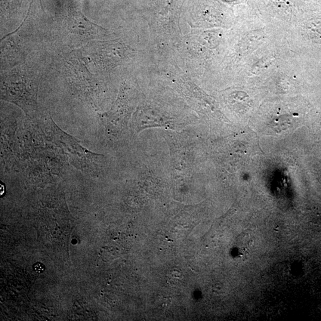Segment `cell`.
<instances>
[{"label":"cell","instance_id":"1","mask_svg":"<svg viewBox=\"0 0 321 321\" xmlns=\"http://www.w3.org/2000/svg\"><path fill=\"white\" fill-rule=\"evenodd\" d=\"M38 86L36 79L27 75L25 71H18L3 79L1 98L2 100L16 104L27 116L31 117L38 110Z\"/></svg>","mask_w":321,"mask_h":321},{"label":"cell","instance_id":"2","mask_svg":"<svg viewBox=\"0 0 321 321\" xmlns=\"http://www.w3.org/2000/svg\"><path fill=\"white\" fill-rule=\"evenodd\" d=\"M68 27L70 31L80 36L92 37L97 33L98 26L86 19L82 15L75 16L70 21Z\"/></svg>","mask_w":321,"mask_h":321},{"label":"cell","instance_id":"3","mask_svg":"<svg viewBox=\"0 0 321 321\" xmlns=\"http://www.w3.org/2000/svg\"><path fill=\"white\" fill-rule=\"evenodd\" d=\"M241 242L246 247L252 246V243H254L252 234L247 233L243 234L242 238H241Z\"/></svg>","mask_w":321,"mask_h":321},{"label":"cell","instance_id":"4","mask_svg":"<svg viewBox=\"0 0 321 321\" xmlns=\"http://www.w3.org/2000/svg\"><path fill=\"white\" fill-rule=\"evenodd\" d=\"M33 268L36 272L38 273H42L45 270L44 265L41 263H36L34 265Z\"/></svg>","mask_w":321,"mask_h":321}]
</instances>
